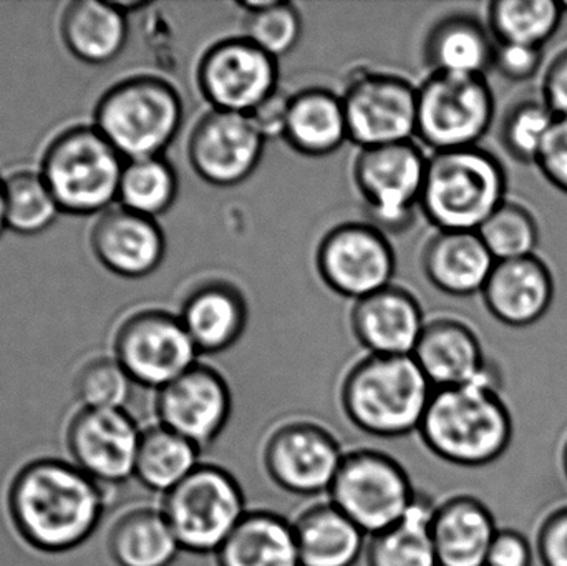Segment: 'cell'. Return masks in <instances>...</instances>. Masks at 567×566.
<instances>
[{
    "instance_id": "1",
    "label": "cell",
    "mask_w": 567,
    "mask_h": 566,
    "mask_svg": "<svg viewBox=\"0 0 567 566\" xmlns=\"http://www.w3.org/2000/svg\"><path fill=\"white\" fill-rule=\"evenodd\" d=\"M102 485L75 464L40 459L13 478L9 512L19 534L43 552H65L85 542L102 518Z\"/></svg>"
},
{
    "instance_id": "2",
    "label": "cell",
    "mask_w": 567,
    "mask_h": 566,
    "mask_svg": "<svg viewBox=\"0 0 567 566\" xmlns=\"http://www.w3.org/2000/svg\"><path fill=\"white\" fill-rule=\"evenodd\" d=\"M513 434L512 411L496 381L435 389L419 429L433 455L465 469L498 461L512 445Z\"/></svg>"
},
{
    "instance_id": "3",
    "label": "cell",
    "mask_w": 567,
    "mask_h": 566,
    "mask_svg": "<svg viewBox=\"0 0 567 566\" xmlns=\"http://www.w3.org/2000/svg\"><path fill=\"white\" fill-rule=\"evenodd\" d=\"M433 391L413 356L367 354L347 371L340 405L363 434L400 439L419 432Z\"/></svg>"
},
{
    "instance_id": "4",
    "label": "cell",
    "mask_w": 567,
    "mask_h": 566,
    "mask_svg": "<svg viewBox=\"0 0 567 566\" xmlns=\"http://www.w3.org/2000/svg\"><path fill=\"white\" fill-rule=\"evenodd\" d=\"M506 176L495 156L473 148L429 158L420 208L439 231H478L506 202Z\"/></svg>"
},
{
    "instance_id": "5",
    "label": "cell",
    "mask_w": 567,
    "mask_h": 566,
    "mask_svg": "<svg viewBox=\"0 0 567 566\" xmlns=\"http://www.w3.org/2000/svg\"><path fill=\"white\" fill-rule=\"evenodd\" d=\"M183 123L178 90L153 75L122 80L100 99L95 128L125 158L163 156Z\"/></svg>"
},
{
    "instance_id": "6",
    "label": "cell",
    "mask_w": 567,
    "mask_h": 566,
    "mask_svg": "<svg viewBox=\"0 0 567 566\" xmlns=\"http://www.w3.org/2000/svg\"><path fill=\"white\" fill-rule=\"evenodd\" d=\"M125 158L95 126L76 125L60 132L47 146L40 175L60 212L105 213L118 199Z\"/></svg>"
},
{
    "instance_id": "7",
    "label": "cell",
    "mask_w": 567,
    "mask_h": 566,
    "mask_svg": "<svg viewBox=\"0 0 567 566\" xmlns=\"http://www.w3.org/2000/svg\"><path fill=\"white\" fill-rule=\"evenodd\" d=\"M159 507L182 550L195 555H215L249 511L235 474L212 462L163 495Z\"/></svg>"
},
{
    "instance_id": "8",
    "label": "cell",
    "mask_w": 567,
    "mask_h": 566,
    "mask_svg": "<svg viewBox=\"0 0 567 566\" xmlns=\"http://www.w3.org/2000/svg\"><path fill=\"white\" fill-rule=\"evenodd\" d=\"M413 487L402 462L372 447L346 452L327 498L367 537L402 521L415 504Z\"/></svg>"
},
{
    "instance_id": "9",
    "label": "cell",
    "mask_w": 567,
    "mask_h": 566,
    "mask_svg": "<svg viewBox=\"0 0 567 566\" xmlns=\"http://www.w3.org/2000/svg\"><path fill=\"white\" fill-rule=\"evenodd\" d=\"M346 457L329 425L292 415L276 422L262 442V467L272 484L297 497L329 494Z\"/></svg>"
},
{
    "instance_id": "10",
    "label": "cell",
    "mask_w": 567,
    "mask_h": 566,
    "mask_svg": "<svg viewBox=\"0 0 567 566\" xmlns=\"http://www.w3.org/2000/svg\"><path fill=\"white\" fill-rule=\"evenodd\" d=\"M495 116L485 76L433 73L419 86L416 136L436 152L473 148Z\"/></svg>"
},
{
    "instance_id": "11",
    "label": "cell",
    "mask_w": 567,
    "mask_h": 566,
    "mask_svg": "<svg viewBox=\"0 0 567 566\" xmlns=\"http://www.w3.org/2000/svg\"><path fill=\"white\" fill-rule=\"evenodd\" d=\"M429 159L413 142L363 148L353 179L365 203L370 225L382 233L406 231L415 222Z\"/></svg>"
},
{
    "instance_id": "12",
    "label": "cell",
    "mask_w": 567,
    "mask_h": 566,
    "mask_svg": "<svg viewBox=\"0 0 567 566\" xmlns=\"http://www.w3.org/2000/svg\"><path fill=\"white\" fill-rule=\"evenodd\" d=\"M199 356L179 316L162 309L135 312L115 335V358L126 374L156 392L198 364Z\"/></svg>"
},
{
    "instance_id": "13",
    "label": "cell",
    "mask_w": 567,
    "mask_h": 566,
    "mask_svg": "<svg viewBox=\"0 0 567 566\" xmlns=\"http://www.w3.org/2000/svg\"><path fill=\"white\" fill-rule=\"evenodd\" d=\"M317 269L333 292L359 301L392 285L395 253L385 233L375 226L346 223L323 236L317 249Z\"/></svg>"
},
{
    "instance_id": "14",
    "label": "cell",
    "mask_w": 567,
    "mask_h": 566,
    "mask_svg": "<svg viewBox=\"0 0 567 566\" xmlns=\"http://www.w3.org/2000/svg\"><path fill=\"white\" fill-rule=\"evenodd\" d=\"M419 89L402 76L363 73L342 95L349 140L360 148L412 142Z\"/></svg>"
},
{
    "instance_id": "15",
    "label": "cell",
    "mask_w": 567,
    "mask_h": 566,
    "mask_svg": "<svg viewBox=\"0 0 567 566\" xmlns=\"http://www.w3.org/2000/svg\"><path fill=\"white\" fill-rule=\"evenodd\" d=\"M278 60L246 39H226L206 50L198 85L213 110L249 113L278 90Z\"/></svg>"
},
{
    "instance_id": "16",
    "label": "cell",
    "mask_w": 567,
    "mask_h": 566,
    "mask_svg": "<svg viewBox=\"0 0 567 566\" xmlns=\"http://www.w3.org/2000/svg\"><path fill=\"white\" fill-rule=\"evenodd\" d=\"M155 411L159 424L205 451L228 428L233 414L231 388L218 369L198 362L156 392Z\"/></svg>"
},
{
    "instance_id": "17",
    "label": "cell",
    "mask_w": 567,
    "mask_h": 566,
    "mask_svg": "<svg viewBox=\"0 0 567 566\" xmlns=\"http://www.w3.org/2000/svg\"><path fill=\"white\" fill-rule=\"evenodd\" d=\"M265 143L251 116L212 109L189 136V165L209 185L231 188L256 172Z\"/></svg>"
},
{
    "instance_id": "18",
    "label": "cell",
    "mask_w": 567,
    "mask_h": 566,
    "mask_svg": "<svg viewBox=\"0 0 567 566\" xmlns=\"http://www.w3.org/2000/svg\"><path fill=\"white\" fill-rule=\"evenodd\" d=\"M142 431L125 409H85L66 429L73 464L103 484H122L135 474Z\"/></svg>"
},
{
    "instance_id": "19",
    "label": "cell",
    "mask_w": 567,
    "mask_h": 566,
    "mask_svg": "<svg viewBox=\"0 0 567 566\" xmlns=\"http://www.w3.org/2000/svg\"><path fill=\"white\" fill-rule=\"evenodd\" d=\"M90 243L96 259L109 271L130 279L152 275L166 253L165 235L156 219L123 206L102 213Z\"/></svg>"
},
{
    "instance_id": "20",
    "label": "cell",
    "mask_w": 567,
    "mask_h": 566,
    "mask_svg": "<svg viewBox=\"0 0 567 566\" xmlns=\"http://www.w3.org/2000/svg\"><path fill=\"white\" fill-rule=\"evenodd\" d=\"M350 325L369 354L412 356L426 322L415 296L390 285L355 301Z\"/></svg>"
},
{
    "instance_id": "21",
    "label": "cell",
    "mask_w": 567,
    "mask_h": 566,
    "mask_svg": "<svg viewBox=\"0 0 567 566\" xmlns=\"http://www.w3.org/2000/svg\"><path fill=\"white\" fill-rule=\"evenodd\" d=\"M412 356L433 389L496 381L480 339L456 319H435L425 325Z\"/></svg>"
},
{
    "instance_id": "22",
    "label": "cell",
    "mask_w": 567,
    "mask_h": 566,
    "mask_svg": "<svg viewBox=\"0 0 567 566\" xmlns=\"http://www.w3.org/2000/svg\"><path fill=\"white\" fill-rule=\"evenodd\" d=\"M498 525L485 502L456 494L435 505L430 532L439 566H486Z\"/></svg>"
},
{
    "instance_id": "23",
    "label": "cell",
    "mask_w": 567,
    "mask_h": 566,
    "mask_svg": "<svg viewBox=\"0 0 567 566\" xmlns=\"http://www.w3.org/2000/svg\"><path fill=\"white\" fill-rule=\"evenodd\" d=\"M553 278L536 256L498 261L483 289L489 312L515 328L533 325L553 301Z\"/></svg>"
},
{
    "instance_id": "24",
    "label": "cell",
    "mask_w": 567,
    "mask_h": 566,
    "mask_svg": "<svg viewBox=\"0 0 567 566\" xmlns=\"http://www.w3.org/2000/svg\"><path fill=\"white\" fill-rule=\"evenodd\" d=\"M423 271L450 296L483 292L496 259L476 231H439L423 251Z\"/></svg>"
},
{
    "instance_id": "25",
    "label": "cell",
    "mask_w": 567,
    "mask_h": 566,
    "mask_svg": "<svg viewBox=\"0 0 567 566\" xmlns=\"http://www.w3.org/2000/svg\"><path fill=\"white\" fill-rule=\"evenodd\" d=\"M179 319L199 354H218L241 338L248 325V306L235 286L205 282L186 298Z\"/></svg>"
},
{
    "instance_id": "26",
    "label": "cell",
    "mask_w": 567,
    "mask_h": 566,
    "mask_svg": "<svg viewBox=\"0 0 567 566\" xmlns=\"http://www.w3.org/2000/svg\"><path fill=\"white\" fill-rule=\"evenodd\" d=\"M300 566H355L367 535L329 498L303 508L292 521Z\"/></svg>"
},
{
    "instance_id": "27",
    "label": "cell",
    "mask_w": 567,
    "mask_h": 566,
    "mask_svg": "<svg viewBox=\"0 0 567 566\" xmlns=\"http://www.w3.org/2000/svg\"><path fill=\"white\" fill-rule=\"evenodd\" d=\"M215 558L218 566H300L292 522L275 511H248Z\"/></svg>"
},
{
    "instance_id": "28",
    "label": "cell",
    "mask_w": 567,
    "mask_h": 566,
    "mask_svg": "<svg viewBox=\"0 0 567 566\" xmlns=\"http://www.w3.org/2000/svg\"><path fill=\"white\" fill-rule=\"evenodd\" d=\"M60 33L73 56L102 65L122 52L128 39V23L112 0H76L63 10Z\"/></svg>"
},
{
    "instance_id": "29",
    "label": "cell",
    "mask_w": 567,
    "mask_h": 566,
    "mask_svg": "<svg viewBox=\"0 0 567 566\" xmlns=\"http://www.w3.org/2000/svg\"><path fill=\"white\" fill-rule=\"evenodd\" d=\"M284 138L307 156H326L349 140L342 96L326 89H307L290 96Z\"/></svg>"
},
{
    "instance_id": "30",
    "label": "cell",
    "mask_w": 567,
    "mask_h": 566,
    "mask_svg": "<svg viewBox=\"0 0 567 566\" xmlns=\"http://www.w3.org/2000/svg\"><path fill=\"white\" fill-rule=\"evenodd\" d=\"M109 552L118 566H172L183 550L162 507L138 505L110 528Z\"/></svg>"
},
{
    "instance_id": "31",
    "label": "cell",
    "mask_w": 567,
    "mask_h": 566,
    "mask_svg": "<svg viewBox=\"0 0 567 566\" xmlns=\"http://www.w3.org/2000/svg\"><path fill=\"white\" fill-rule=\"evenodd\" d=\"M496 43L478 20L453 16L436 23L426 40L425 55L433 73L485 76L495 65Z\"/></svg>"
},
{
    "instance_id": "32",
    "label": "cell",
    "mask_w": 567,
    "mask_h": 566,
    "mask_svg": "<svg viewBox=\"0 0 567 566\" xmlns=\"http://www.w3.org/2000/svg\"><path fill=\"white\" fill-rule=\"evenodd\" d=\"M202 452L188 439L156 422L142 431L133 477L150 492L166 495L202 464Z\"/></svg>"
},
{
    "instance_id": "33",
    "label": "cell",
    "mask_w": 567,
    "mask_h": 566,
    "mask_svg": "<svg viewBox=\"0 0 567 566\" xmlns=\"http://www.w3.org/2000/svg\"><path fill=\"white\" fill-rule=\"evenodd\" d=\"M435 505L429 495L419 492L402 521L369 537L367 566H439L430 532Z\"/></svg>"
},
{
    "instance_id": "34",
    "label": "cell",
    "mask_w": 567,
    "mask_h": 566,
    "mask_svg": "<svg viewBox=\"0 0 567 566\" xmlns=\"http://www.w3.org/2000/svg\"><path fill=\"white\" fill-rule=\"evenodd\" d=\"M178 195V176L163 156L130 159L120 179L118 199L123 208L156 219L165 215Z\"/></svg>"
},
{
    "instance_id": "35",
    "label": "cell",
    "mask_w": 567,
    "mask_h": 566,
    "mask_svg": "<svg viewBox=\"0 0 567 566\" xmlns=\"http://www.w3.org/2000/svg\"><path fill=\"white\" fill-rule=\"evenodd\" d=\"M561 17L555 0H498L489 6V27L498 43L543 49L558 30Z\"/></svg>"
},
{
    "instance_id": "36",
    "label": "cell",
    "mask_w": 567,
    "mask_h": 566,
    "mask_svg": "<svg viewBox=\"0 0 567 566\" xmlns=\"http://www.w3.org/2000/svg\"><path fill=\"white\" fill-rule=\"evenodd\" d=\"M7 228L35 235L55 222L59 203L40 172L19 169L3 178Z\"/></svg>"
},
{
    "instance_id": "37",
    "label": "cell",
    "mask_w": 567,
    "mask_h": 566,
    "mask_svg": "<svg viewBox=\"0 0 567 566\" xmlns=\"http://www.w3.org/2000/svg\"><path fill=\"white\" fill-rule=\"evenodd\" d=\"M476 233L496 263L535 256L539 238L532 213L508 202L503 203Z\"/></svg>"
},
{
    "instance_id": "38",
    "label": "cell",
    "mask_w": 567,
    "mask_h": 566,
    "mask_svg": "<svg viewBox=\"0 0 567 566\" xmlns=\"http://www.w3.org/2000/svg\"><path fill=\"white\" fill-rule=\"evenodd\" d=\"M132 384V378L115 356H99L79 369L73 389L85 409H123Z\"/></svg>"
},
{
    "instance_id": "39",
    "label": "cell",
    "mask_w": 567,
    "mask_h": 566,
    "mask_svg": "<svg viewBox=\"0 0 567 566\" xmlns=\"http://www.w3.org/2000/svg\"><path fill=\"white\" fill-rule=\"evenodd\" d=\"M558 116L543 102L519 103L509 110L503 123V143L519 162H538L546 140Z\"/></svg>"
},
{
    "instance_id": "40",
    "label": "cell",
    "mask_w": 567,
    "mask_h": 566,
    "mask_svg": "<svg viewBox=\"0 0 567 566\" xmlns=\"http://www.w3.org/2000/svg\"><path fill=\"white\" fill-rule=\"evenodd\" d=\"M302 35V17L290 2L276 0L269 9L246 19L245 37L268 55H287Z\"/></svg>"
},
{
    "instance_id": "41",
    "label": "cell",
    "mask_w": 567,
    "mask_h": 566,
    "mask_svg": "<svg viewBox=\"0 0 567 566\" xmlns=\"http://www.w3.org/2000/svg\"><path fill=\"white\" fill-rule=\"evenodd\" d=\"M535 552L543 566H567V502L543 515L536 528Z\"/></svg>"
},
{
    "instance_id": "42",
    "label": "cell",
    "mask_w": 567,
    "mask_h": 566,
    "mask_svg": "<svg viewBox=\"0 0 567 566\" xmlns=\"http://www.w3.org/2000/svg\"><path fill=\"white\" fill-rule=\"evenodd\" d=\"M543 62V49L518 45V43H496L495 69L512 82H525L536 75Z\"/></svg>"
},
{
    "instance_id": "43",
    "label": "cell",
    "mask_w": 567,
    "mask_h": 566,
    "mask_svg": "<svg viewBox=\"0 0 567 566\" xmlns=\"http://www.w3.org/2000/svg\"><path fill=\"white\" fill-rule=\"evenodd\" d=\"M536 552L525 534L515 528H498L489 545L486 566H533Z\"/></svg>"
},
{
    "instance_id": "44",
    "label": "cell",
    "mask_w": 567,
    "mask_h": 566,
    "mask_svg": "<svg viewBox=\"0 0 567 566\" xmlns=\"http://www.w3.org/2000/svg\"><path fill=\"white\" fill-rule=\"evenodd\" d=\"M546 178L567 193V116H558L538 158Z\"/></svg>"
},
{
    "instance_id": "45",
    "label": "cell",
    "mask_w": 567,
    "mask_h": 566,
    "mask_svg": "<svg viewBox=\"0 0 567 566\" xmlns=\"http://www.w3.org/2000/svg\"><path fill=\"white\" fill-rule=\"evenodd\" d=\"M290 96L276 90L268 99L262 100L249 116L255 123L262 138H284L286 133L287 115H289Z\"/></svg>"
},
{
    "instance_id": "46",
    "label": "cell",
    "mask_w": 567,
    "mask_h": 566,
    "mask_svg": "<svg viewBox=\"0 0 567 566\" xmlns=\"http://www.w3.org/2000/svg\"><path fill=\"white\" fill-rule=\"evenodd\" d=\"M545 103L556 116H567V50L551 63L545 76Z\"/></svg>"
},
{
    "instance_id": "47",
    "label": "cell",
    "mask_w": 567,
    "mask_h": 566,
    "mask_svg": "<svg viewBox=\"0 0 567 566\" xmlns=\"http://www.w3.org/2000/svg\"><path fill=\"white\" fill-rule=\"evenodd\" d=\"M113 6L116 7V9L120 10V12L125 13V16H128V13L136 12V10L145 9V7H148V2H140V0H132V2H112Z\"/></svg>"
},
{
    "instance_id": "48",
    "label": "cell",
    "mask_w": 567,
    "mask_h": 566,
    "mask_svg": "<svg viewBox=\"0 0 567 566\" xmlns=\"http://www.w3.org/2000/svg\"><path fill=\"white\" fill-rule=\"evenodd\" d=\"M6 228V189H3V179L0 178V235H2Z\"/></svg>"
},
{
    "instance_id": "49",
    "label": "cell",
    "mask_w": 567,
    "mask_h": 566,
    "mask_svg": "<svg viewBox=\"0 0 567 566\" xmlns=\"http://www.w3.org/2000/svg\"><path fill=\"white\" fill-rule=\"evenodd\" d=\"M559 465H561L563 474L567 481V432L563 438L561 445H559Z\"/></svg>"
},
{
    "instance_id": "50",
    "label": "cell",
    "mask_w": 567,
    "mask_h": 566,
    "mask_svg": "<svg viewBox=\"0 0 567 566\" xmlns=\"http://www.w3.org/2000/svg\"><path fill=\"white\" fill-rule=\"evenodd\" d=\"M559 7H561L563 13L567 12V0H561Z\"/></svg>"
}]
</instances>
